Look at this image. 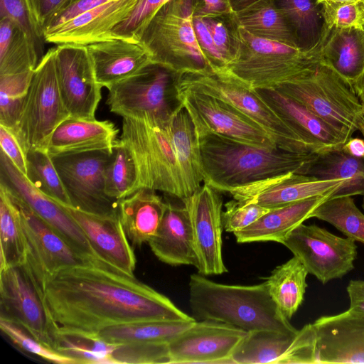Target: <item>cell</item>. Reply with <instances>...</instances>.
<instances>
[{"mask_svg":"<svg viewBox=\"0 0 364 364\" xmlns=\"http://www.w3.org/2000/svg\"><path fill=\"white\" fill-rule=\"evenodd\" d=\"M297 333L274 330L247 332L232 353L230 362L235 364H276Z\"/></svg>","mask_w":364,"mask_h":364,"instance_id":"74e56055","label":"cell"},{"mask_svg":"<svg viewBox=\"0 0 364 364\" xmlns=\"http://www.w3.org/2000/svg\"><path fill=\"white\" fill-rule=\"evenodd\" d=\"M303 105L348 140L364 136V110L354 90L333 70L317 62L304 73L276 87Z\"/></svg>","mask_w":364,"mask_h":364,"instance_id":"52a82bcc","label":"cell"},{"mask_svg":"<svg viewBox=\"0 0 364 364\" xmlns=\"http://www.w3.org/2000/svg\"><path fill=\"white\" fill-rule=\"evenodd\" d=\"M225 16L203 18H204L217 49L228 66L235 57V48L229 16L228 26L225 21Z\"/></svg>","mask_w":364,"mask_h":364,"instance_id":"f5cc1de1","label":"cell"},{"mask_svg":"<svg viewBox=\"0 0 364 364\" xmlns=\"http://www.w3.org/2000/svg\"><path fill=\"white\" fill-rule=\"evenodd\" d=\"M194 322L151 321L120 324L104 328L95 336L112 343L168 344Z\"/></svg>","mask_w":364,"mask_h":364,"instance_id":"e575fe53","label":"cell"},{"mask_svg":"<svg viewBox=\"0 0 364 364\" xmlns=\"http://www.w3.org/2000/svg\"><path fill=\"white\" fill-rule=\"evenodd\" d=\"M359 2L321 3L320 6L323 18V28L328 31H331L332 28H360Z\"/></svg>","mask_w":364,"mask_h":364,"instance_id":"f907efd6","label":"cell"},{"mask_svg":"<svg viewBox=\"0 0 364 364\" xmlns=\"http://www.w3.org/2000/svg\"><path fill=\"white\" fill-rule=\"evenodd\" d=\"M116 343L77 333L57 332L55 350L77 362V364H116L113 353Z\"/></svg>","mask_w":364,"mask_h":364,"instance_id":"60d3db41","label":"cell"},{"mask_svg":"<svg viewBox=\"0 0 364 364\" xmlns=\"http://www.w3.org/2000/svg\"><path fill=\"white\" fill-rule=\"evenodd\" d=\"M350 309L364 314V280H351L346 288Z\"/></svg>","mask_w":364,"mask_h":364,"instance_id":"91938a15","label":"cell"},{"mask_svg":"<svg viewBox=\"0 0 364 364\" xmlns=\"http://www.w3.org/2000/svg\"><path fill=\"white\" fill-rule=\"evenodd\" d=\"M175 87L177 100L188 112L197 136L212 133L257 146L278 147L262 127L228 102L176 80Z\"/></svg>","mask_w":364,"mask_h":364,"instance_id":"7c38bea8","label":"cell"},{"mask_svg":"<svg viewBox=\"0 0 364 364\" xmlns=\"http://www.w3.org/2000/svg\"><path fill=\"white\" fill-rule=\"evenodd\" d=\"M193 25L198 43L213 67H227L217 49L204 18L194 16Z\"/></svg>","mask_w":364,"mask_h":364,"instance_id":"9f6ffc18","label":"cell"},{"mask_svg":"<svg viewBox=\"0 0 364 364\" xmlns=\"http://www.w3.org/2000/svg\"><path fill=\"white\" fill-rule=\"evenodd\" d=\"M168 123L188 196L203 183L198 136L188 112L180 103L169 117Z\"/></svg>","mask_w":364,"mask_h":364,"instance_id":"4dcf8cb0","label":"cell"},{"mask_svg":"<svg viewBox=\"0 0 364 364\" xmlns=\"http://www.w3.org/2000/svg\"><path fill=\"white\" fill-rule=\"evenodd\" d=\"M194 12L193 0H168L137 38L154 63L175 74L213 68L198 43Z\"/></svg>","mask_w":364,"mask_h":364,"instance_id":"8992f818","label":"cell"},{"mask_svg":"<svg viewBox=\"0 0 364 364\" xmlns=\"http://www.w3.org/2000/svg\"><path fill=\"white\" fill-rule=\"evenodd\" d=\"M319 62L331 68L353 89L364 72V31L360 28L322 30Z\"/></svg>","mask_w":364,"mask_h":364,"instance_id":"f1b7e54d","label":"cell"},{"mask_svg":"<svg viewBox=\"0 0 364 364\" xmlns=\"http://www.w3.org/2000/svg\"><path fill=\"white\" fill-rule=\"evenodd\" d=\"M308 272L294 256L266 278L268 291L282 314L290 320L304 301Z\"/></svg>","mask_w":364,"mask_h":364,"instance_id":"836d02e7","label":"cell"},{"mask_svg":"<svg viewBox=\"0 0 364 364\" xmlns=\"http://www.w3.org/2000/svg\"><path fill=\"white\" fill-rule=\"evenodd\" d=\"M360 0H316L317 4H321L323 2H331V3H350V2H359Z\"/></svg>","mask_w":364,"mask_h":364,"instance_id":"be15d7a7","label":"cell"},{"mask_svg":"<svg viewBox=\"0 0 364 364\" xmlns=\"http://www.w3.org/2000/svg\"><path fill=\"white\" fill-rule=\"evenodd\" d=\"M118 132L109 120L69 117L53 132L47 152L52 158L95 151H112Z\"/></svg>","mask_w":364,"mask_h":364,"instance_id":"4316f807","label":"cell"},{"mask_svg":"<svg viewBox=\"0 0 364 364\" xmlns=\"http://www.w3.org/2000/svg\"><path fill=\"white\" fill-rule=\"evenodd\" d=\"M137 0H109L65 22L44 35L46 43L82 46L107 40L111 31L125 19Z\"/></svg>","mask_w":364,"mask_h":364,"instance_id":"cb8c5ba5","label":"cell"},{"mask_svg":"<svg viewBox=\"0 0 364 364\" xmlns=\"http://www.w3.org/2000/svg\"><path fill=\"white\" fill-rule=\"evenodd\" d=\"M282 245L301 261L309 274L323 284L350 272L357 257L354 240L337 236L316 225L300 224Z\"/></svg>","mask_w":364,"mask_h":364,"instance_id":"5bb4252c","label":"cell"},{"mask_svg":"<svg viewBox=\"0 0 364 364\" xmlns=\"http://www.w3.org/2000/svg\"><path fill=\"white\" fill-rule=\"evenodd\" d=\"M191 220L198 272L203 276L228 272L222 253L223 198L220 192L203 183L181 199Z\"/></svg>","mask_w":364,"mask_h":364,"instance_id":"2e32d148","label":"cell"},{"mask_svg":"<svg viewBox=\"0 0 364 364\" xmlns=\"http://www.w3.org/2000/svg\"><path fill=\"white\" fill-rule=\"evenodd\" d=\"M135 166L127 149L117 140L105 171V191L111 198L119 201L134 193Z\"/></svg>","mask_w":364,"mask_h":364,"instance_id":"7bdbcfd3","label":"cell"},{"mask_svg":"<svg viewBox=\"0 0 364 364\" xmlns=\"http://www.w3.org/2000/svg\"><path fill=\"white\" fill-rule=\"evenodd\" d=\"M315 363H364V314L348 309L313 323Z\"/></svg>","mask_w":364,"mask_h":364,"instance_id":"ffe728a7","label":"cell"},{"mask_svg":"<svg viewBox=\"0 0 364 364\" xmlns=\"http://www.w3.org/2000/svg\"><path fill=\"white\" fill-rule=\"evenodd\" d=\"M194 16L200 18L230 16L234 14L231 0H193Z\"/></svg>","mask_w":364,"mask_h":364,"instance_id":"6f0895ef","label":"cell"},{"mask_svg":"<svg viewBox=\"0 0 364 364\" xmlns=\"http://www.w3.org/2000/svg\"><path fill=\"white\" fill-rule=\"evenodd\" d=\"M6 191L21 214L27 244L26 264L43 291L48 282L60 271L90 260L75 252L55 229L24 202Z\"/></svg>","mask_w":364,"mask_h":364,"instance_id":"9a60e30c","label":"cell"},{"mask_svg":"<svg viewBox=\"0 0 364 364\" xmlns=\"http://www.w3.org/2000/svg\"><path fill=\"white\" fill-rule=\"evenodd\" d=\"M304 174L322 180L344 181L330 198L364 196V159L353 157L342 148L316 154Z\"/></svg>","mask_w":364,"mask_h":364,"instance_id":"1f68e13d","label":"cell"},{"mask_svg":"<svg viewBox=\"0 0 364 364\" xmlns=\"http://www.w3.org/2000/svg\"><path fill=\"white\" fill-rule=\"evenodd\" d=\"M343 180H322L314 176L289 173L237 190L232 198L272 209L315 196L333 194Z\"/></svg>","mask_w":364,"mask_h":364,"instance_id":"44dd1931","label":"cell"},{"mask_svg":"<svg viewBox=\"0 0 364 364\" xmlns=\"http://www.w3.org/2000/svg\"><path fill=\"white\" fill-rule=\"evenodd\" d=\"M1 331L18 348L46 360L60 364H77V362L57 350L45 346L20 326L0 318Z\"/></svg>","mask_w":364,"mask_h":364,"instance_id":"7dc6e473","label":"cell"},{"mask_svg":"<svg viewBox=\"0 0 364 364\" xmlns=\"http://www.w3.org/2000/svg\"><path fill=\"white\" fill-rule=\"evenodd\" d=\"M8 17L18 23L26 33L39 61L44 54L43 32L34 17L29 0H0V18Z\"/></svg>","mask_w":364,"mask_h":364,"instance_id":"f6af8a7d","label":"cell"},{"mask_svg":"<svg viewBox=\"0 0 364 364\" xmlns=\"http://www.w3.org/2000/svg\"><path fill=\"white\" fill-rule=\"evenodd\" d=\"M234 11L242 9L259 0H231Z\"/></svg>","mask_w":364,"mask_h":364,"instance_id":"6125c7cd","label":"cell"},{"mask_svg":"<svg viewBox=\"0 0 364 364\" xmlns=\"http://www.w3.org/2000/svg\"><path fill=\"white\" fill-rule=\"evenodd\" d=\"M363 208H364V199H363Z\"/></svg>","mask_w":364,"mask_h":364,"instance_id":"003e7915","label":"cell"},{"mask_svg":"<svg viewBox=\"0 0 364 364\" xmlns=\"http://www.w3.org/2000/svg\"><path fill=\"white\" fill-rule=\"evenodd\" d=\"M189 306L196 321H221L246 332L274 330L297 333L279 311L266 282L253 285L224 284L200 274L189 281Z\"/></svg>","mask_w":364,"mask_h":364,"instance_id":"3957f363","label":"cell"},{"mask_svg":"<svg viewBox=\"0 0 364 364\" xmlns=\"http://www.w3.org/2000/svg\"><path fill=\"white\" fill-rule=\"evenodd\" d=\"M314 154L341 149L348 141L306 107L276 88L255 89Z\"/></svg>","mask_w":364,"mask_h":364,"instance_id":"7402d4cb","label":"cell"},{"mask_svg":"<svg viewBox=\"0 0 364 364\" xmlns=\"http://www.w3.org/2000/svg\"><path fill=\"white\" fill-rule=\"evenodd\" d=\"M119 141L134 164V193L149 188L179 199L187 197L168 119L147 114L139 118H122Z\"/></svg>","mask_w":364,"mask_h":364,"instance_id":"277c9868","label":"cell"},{"mask_svg":"<svg viewBox=\"0 0 364 364\" xmlns=\"http://www.w3.org/2000/svg\"><path fill=\"white\" fill-rule=\"evenodd\" d=\"M107 105L122 118L144 114L167 120L179 105L175 74L155 63L145 66L109 89Z\"/></svg>","mask_w":364,"mask_h":364,"instance_id":"30bf717a","label":"cell"},{"mask_svg":"<svg viewBox=\"0 0 364 364\" xmlns=\"http://www.w3.org/2000/svg\"><path fill=\"white\" fill-rule=\"evenodd\" d=\"M0 318L13 322L55 350L57 328L43 291L26 264L0 271Z\"/></svg>","mask_w":364,"mask_h":364,"instance_id":"8fae6325","label":"cell"},{"mask_svg":"<svg viewBox=\"0 0 364 364\" xmlns=\"http://www.w3.org/2000/svg\"><path fill=\"white\" fill-rule=\"evenodd\" d=\"M166 209L156 191L140 188L119 202V218L132 246L140 247L154 236Z\"/></svg>","mask_w":364,"mask_h":364,"instance_id":"f546056e","label":"cell"},{"mask_svg":"<svg viewBox=\"0 0 364 364\" xmlns=\"http://www.w3.org/2000/svg\"><path fill=\"white\" fill-rule=\"evenodd\" d=\"M331 194L315 196L270 209L250 225L234 232L239 243L277 242L282 244L300 224L311 218L315 208Z\"/></svg>","mask_w":364,"mask_h":364,"instance_id":"83f0119b","label":"cell"},{"mask_svg":"<svg viewBox=\"0 0 364 364\" xmlns=\"http://www.w3.org/2000/svg\"><path fill=\"white\" fill-rule=\"evenodd\" d=\"M343 151L358 159H364V139L350 137L342 146Z\"/></svg>","mask_w":364,"mask_h":364,"instance_id":"94428289","label":"cell"},{"mask_svg":"<svg viewBox=\"0 0 364 364\" xmlns=\"http://www.w3.org/2000/svg\"><path fill=\"white\" fill-rule=\"evenodd\" d=\"M315 363V333L312 323L299 330L276 364Z\"/></svg>","mask_w":364,"mask_h":364,"instance_id":"816d5d0a","label":"cell"},{"mask_svg":"<svg viewBox=\"0 0 364 364\" xmlns=\"http://www.w3.org/2000/svg\"><path fill=\"white\" fill-rule=\"evenodd\" d=\"M112 151H95L52 157L71 207L103 217L119 216V202L105 191V171Z\"/></svg>","mask_w":364,"mask_h":364,"instance_id":"4fadbf2b","label":"cell"},{"mask_svg":"<svg viewBox=\"0 0 364 364\" xmlns=\"http://www.w3.org/2000/svg\"><path fill=\"white\" fill-rule=\"evenodd\" d=\"M225 208L222 212L223 229L232 233L250 225L270 210L254 202L235 198L226 203Z\"/></svg>","mask_w":364,"mask_h":364,"instance_id":"681fc988","label":"cell"},{"mask_svg":"<svg viewBox=\"0 0 364 364\" xmlns=\"http://www.w3.org/2000/svg\"><path fill=\"white\" fill-rule=\"evenodd\" d=\"M168 344L116 343L113 358L116 364L169 363Z\"/></svg>","mask_w":364,"mask_h":364,"instance_id":"c3c4849f","label":"cell"},{"mask_svg":"<svg viewBox=\"0 0 364 364\" xmlns=\"http://www.w3.org/2000/svg\"><path fill=\"white\" fill-rule=\"evenodd\" d=\"M37 23L43 32L50 18L66 0H29Z\"/></svg>","mask_w":364,"mask_h":364,"instance_id":"680465c9","label":"cell"},{"mask_svg":"<svg viewBox=\"0 0 364 364\" xmlns=\"http://www.w3.org/2000/svg\"><path fill=\"white\" fill-rule=\"evenodd\" d=\"M0 271L23 265L27 260V244L21 214L6 190L0 186Z\"/></svg>","mask_w":364,"mask_h":364,"instance_id":"8d00e7d4","label":"cell"},{"mask_svg":"<svg viewBox=\"0 0 364 364\" xmlns=\"http://www.w3.org/2000/svg\"><path fill=\"white\" fill-rule=\"evenodd\" d=\"M231 18L255 36L299 47L274 0H259L234 12Z\"/></svg>","mask_w":364,"mask_h":364,"instance_id":"d6a6232c","label":"cell"},{"mask_svg":"<svg viewBox=\"0 0 364 364\" xmlns=\"http://www.w3.org/2000/svg\"><path fill=\"white\" fill-rule=\"evenodd\" d=\"M69 117L59 91L55 47L46 53L35 69L12 131L26 154L36 150L47 151L53 132Z\"/></svg>","mask_w":364,"mask_h":364,"instance_id":"9c48e42d","label":"cell"},{"mask_svg":"<svg viewBox=\"0 0 364 364\" xmlns=\"http://www.w3.org/2000/svg\"><path fill=\"white\" fill-rule=\"evenodd\" d=\"M355 87H364V72L362 75L358 79L355 83L353 85V88Z\"/></svg>","mask_w":364,"mask_h":364,"instance_id":"03108f58","label":"cell"},{"mask_svg":"<svg viewBox=\"0 0 364 364\" xmlns=\"http://www.w3.org/2000/svg\"><path fill=\"white\" fill-rule=\"evenodd\" d=\"M277 7L293 31L303 50L316 47L320 41L323 18L316 0H274Z\"/></svg>","mask_w":364,"mask_h":364,"instance_id":"f35d334b","label":"cell"},{"mask_svg":"<svg viewBox=\"0 0 364 364\" xmlns=\"http://www.w3.org/2000/svg\"><path fill=\"white\" fill-rule=\"evenodd\" d=\"M166 209L149 245L155 256L171 266H197L192 226L188 210L181 203L164 198Z\"/></svg>","mask_w":364,"mask_h":364,"instance_id":"d4e9b609","label":"cell"},{"mask_svg":"<svg viewBox=\"0 0 364 364\" xmlns=\"http://www.w3.org/2000/svg\"><path fill=\"white\" fill-rule=\"evenodd\" d=\"M87 46L95 77L102 87L109 89L154 63L138 42L108 39Z\"/></svg>","mask_w":364,"mask_h":364,"instance_id":"484cf974","label":"cell"},{"mask_svg":"<svg viewBox=\"0 0 364 364\" xmlns=\"http://www.w3.org/2000/svg\"><path fill=\"white\" fill-rule=\"evenodd\" d=\"M55 68L60 97L69 116L95 119L102 87L96 79L87 46L57 45Z\"/></svg>","mask_w":364,"mask_h":364,"instance_id":"e0dca14e","label":"cell"},{"mask_svg":"<svg viewBox=\"0 0 364 364\" xmlns=\"http://www.w3.org/2000/svg\"><path fill=\"white\" fill-rule=\"evenodd\" d=\"M179 85L204 92L231 105L262 127L278 147L297 153H311L302 139L269 106L255 89L227 67L175 74Z\"/></svg>","mask_w":364,"mask_h":364,"instance_id":"ba28073f","label":"cell"},{"mask_svg":"<svg viewBox=\"0 0 364 364\" xmlns=\"http://www.w3.org/2000/svg\"><path fill=\"white\" fill-rule=\"evenodd\" d=\"M203 183L232 193L279 176L304 174L314 153L257 146L207 133L198 136Z\"/></svg>","mask_w":364,"mask_h":364,"instance_id":"7a4b0ae2","label":"cell"},{"mask_svg":"<svg viewBox=\"0 0 364 364\" xmlns=\"http://www.w3.org/2000/svg\"><path fill=\"white\" fill-rule=\"evenodd\" d=\"M235 57L228 69L254 89L273 88L299 77L319 61L321 43L310 50L255 36L229 16Z\"/></svg>","mask_w":364,"mask_h":364,"instance_id":"5b68a950","label":"cell"},{"mask_svg":"<svg viewBox=\"0 0 364 364\" xmlns=\"http://www.w3.org/2000/svg\"><path fill=\"white\" fill-rule=\"evenodd\" d=\"M43 294L58 333L95 336L104 328L120 324L196 321L134 275L98 257L58 272Z\"/></svg>","mask_w":364,"mask_h":364,"instance_id":"6da1fadb","label":"cell"},{"mask_svg":"<svg viewBox=\"0 0 364 364\" xmlns=\"http://www.w3.org/2000/svg\"><path fill=\"white\" fill-rule=\"evenodd\" d=\"M0 186L24 202L40 218L49 224L82 257H98L83 231L63 205L34 187L11 162L0 154Z\"/></svg>","mask_w":364,"mask_h":364,"instance_id":"ac0fdd59","label":"cell"},{"mask_svg":"<svg viewBox=\"0 0 364 364\" xmlns=\"http://www.w3.org/2000/svg\"><path fill=\"white\" fill-rule=\"evenodd\" d=\"M168 1L137 0L128 16L111 31L108 39L117 38L137 42L139 33L157 11Z\"/></svg>","mask_w":364,"mask_h":364,"instance_id":"bcb514c9","label":"cell"},{"mask_svg":"<svg viewBox=\"0 0 364 364\" xmlns=\"http://www.w3.org/2000/svg\"><path fill=\"white\" fill-rule=\"evenodd\" d=\"M247 333L221 321H196L168 343L169 363H231Z\"/></svg>","mask_w":364,"mask_h":364,"instance_id":"d6986e66","label":"cell"},{"mask_svg":"<svg viewBox=\"0 0 364 364\" xmlns=\"http://www.w3.org/2000/svg\"><path fill=\"white\" fill-rule=\"evenodd\" d=\"M108 1L109 0H66L44 26L43 36L75 16Z\"/></svg>","mask_w":364,"mask_h":364,"instance_id":"db71d44e","label":"cell"},{"mask_svg":"<svg viewBox=\"0 0 364 364\" xmlns=\"http://www.w3.org/2000/svg\"><path fill=\"white\" fill-rule=\"evenodd\" d=\"M33 72L0 75V125L15 128Z\"/></svg>","mask_w":364,"mask_h":364,"instance_id":"ee69618b","label":"cell"},{"mask_svg":"<svg viewBox=\"0 0 364 364\" xmlns=\"http://www.w3.org/2000/svg\"><path fill=\"white\" fill-rule=\"evenodd\" d=\"M39 63L21 26L10 18H0V75L33 71Z\"/></svg>","mask_w":364,"mask_h":364,"instance_id":"d590c367","label":"cell"},{"mask_svg":"<svg viewBox=\"0 0 364 364\" xmlns=\"http://www.w3.org/2000/svg\"><path fill=\"white\" fill-rule=\"evenodd\" d=\"M327 222L347 237L364 245V214L357 208L352 196L329 198L311 214Z\"/></svg>","mask_w":364,"mask_h":364,"instance_id":"ab89813d","label":"cell"},{"mask_svg":"<svg viewBox=\"0 0 364 364\" xmlns=\"http://www.w3.org/2000/svg\"><path fill=\"white\" fill-rule=\"evenodd\" d=\"M27 173L25 176L38 190L53 200L65 206L71 203L53 159L46 151L28 152Z\"/></svg>","mask_w":364,"mask_h":364,"instance_id":"b9f144b4","label":"cell"},{"mask_svg":"<svg viewBox=\"0 0 364 364\" xmlns=\"http://www.w3.org/2000/svg\"><path fill=\"white\" fill-rule=\"evenodd\" d=\"M0 145L13 165L24 176L27 173V157L16 134L11 129L0 125Z\"/></svg>","mask_w":364,"mask_h":364,"instance_id":"11a10c76","label":"cell"},{"mask_svg":"<svg viewBox=\"0 0 364 364\" xmlns=\"http://www.w3.org/2000/svg\"><path fill=\"white\" fill-rule=\"evenodd\" d=\"M360 10V28L364 31V0H360L358 3Z\"/></svg>","mask_w":364,"mask_h":364,"instance_id":"e7e4bbea","label":"cell"},{"mask_svg":"<svg viewBox=\"0 0 364 364\" xmlns=\"http://www.w3.org/2000/svg\"><path fill=\"white\" fill-rule=\"evenodd\" d=\"M63 206L82 229L100 259L134 276L136 259L119 216L103 217Z\"/></svg>","mask_w":364,"mask_h":364,"instance_id":"603a6c76","label":"cell"}]
</instances>
